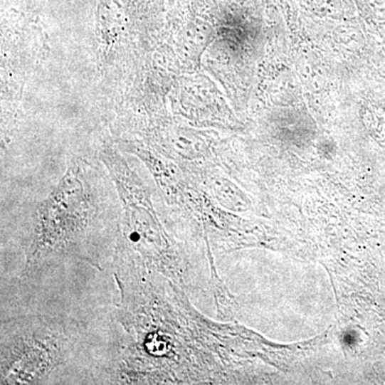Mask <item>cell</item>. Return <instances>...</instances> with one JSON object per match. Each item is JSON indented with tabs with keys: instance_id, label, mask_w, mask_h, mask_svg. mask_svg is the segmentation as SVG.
Listing matches in <instances>:
<instances>
[{
	"instance_id": "3",
	"label": "cell",
	"mask_w": 385,
	"mask_h": 385,
	"mask_svg": "<svg viewBox=\"0 0 385 385\" xmlns=\"http://www.w3.org/2000/svg\"><path fill=\"white\" fill-rule=\"evenodd\" d=\"M65 337L40 320H27L1 342V384H35L65 359Z\"/></svg>"
},
{
	"instance_id": "2",
	"label": "cell",
	"mask_w": 385,
	"mask_h": 385,
	"mask_svg": "<svg viewBox=\"0 0 385 385\" xmlns=\"http://www.w3.org/2000/svg\"><path fill=\"white\" fill-rule=\"evenodd\" d=\"M112 166L123 203L122 242L127 250L146 269L168 278L178 275V261L174 244L159 221L148 193L127 166Z\"/></svg>"
},
{
	"instance_id": "1",
	"label": "cell",
	"mask_w": 385,
	"mask_h": 385,
	"mask_svg": "<svg viewBox=\"0 0 385 385\" xmlns=\"http://www.w3.org/2000/svg\"><path fill=\"white\" fill-rule=\"evenodd\" d=\"M95 218L90 195L75 172L70 169L57 189L38 207L25 272L28 275L36 273L46 260L80 248L88 238Z\"/></svg>"
}]
</instances>
